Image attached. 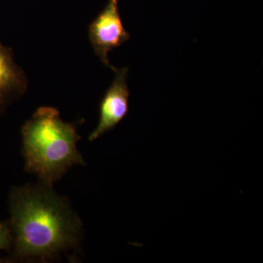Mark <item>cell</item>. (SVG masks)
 Returning <instances> with one entry per match:
<instances>
[{"mask_svg": "<svg viewBox=\"0 0 263 263\" xmlns=\"http://www.w3.org/2000/svg\"><path fill=\"white\" fill-rule=\"evenodd\" d=\"M129 68L116 71L114 80L104 95L100 105V120L90 134L89 141H94L107 132L117 127L129 111V91L127 79Z\"/></svg>", "mask_w": 263, "mask_h": 263, "instance_id": "obj_4", "label": "cell"}, {"mask_svg": "<svg viewBox=\"0 0 263 263\" xmlns=\"http://www.w3.org/2000/svg\"><path fill=\"white\" fill-rule=\"evenodd\" d=\"M13 245V236L9 223L0 222V252L10 249Z\"/></svg>", "mask_w": 263, "mask_h": 263, "instance_id": "obj_6", "label": "cell"}, {"mask_svg": "<svg viewBox=\"0 0 263 263\" xmlns=\"http://www.w3.org/2000/svg\"><path fill=\"white\" fill-rule=\"evenodd\" d=\"M10 229L17 257L46 260L76 249L82 224L65 197L41 183L12 190Z\"/></svg>", "mask_w": 263, "mask_h": 263, "instance_id": "obj_1", "label": "cell"}, {"mask_svg": "<svg viewBox=\"0 0 263 263\" xmlns=\"http://www.w3.org/2000/svg\"><path fill=\"white\" fill-rule=\"evenodd\" d=\"M130 38L124 28L119 11V0H108L103 11L89 26V39L95 53L104 66L117 70L108 60L109 52L122 46Z\"/></svg>", "mask_w": 263, "mask_h": 263, "instance_id": "obj_3", "label": "cell"}, {"mask_svg": "<svg viewBox=\"0 0 263 263\" xmlns=\"http://www.w3.org/2000/svg\"><path fill=\"white\" fill-rule=\"evenodd\" d=\"M25 168L52 186L72 166L85 165L78 150L81 140L75 124L63 122L60 112L41 107L22 128Z\"/></svg>", "mask_w": 263, "mask_h": 263, "instance_id": "obj_2", "label": "cell"}, {"mask_svg": "<svg viewBox=\"0 0 263 263\" xmlns=\"http://www.w3.org/2000/svg\"><path fill=\"white\" fill-rule=\"evenodd\" d=\"M28 82L23 70L14 61L13 50L0 42V114L23 96Z\"/></svg>", "mask_w": 263, "mask_h": 263, "instance_id": "obj_5", "label": "cell"}]
</instances>
